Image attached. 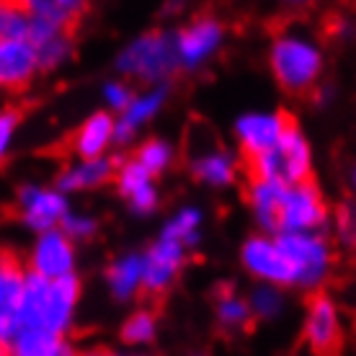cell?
<instances>
[{
	"instance_id": "3",
	"label": "cell",
	"mask_w": 356,
	"mask_h": 356,
	"mask_svg": "<svg viewBox=\"0 0 356 356\" xmlns=\"http://www.w3.org/2000/svg\"><path fill=\"white\" fill-rule=\"evenodd\" d=\"M114 70L122 81L132 86L137 83L140 88L168 86V81L178 72L173 31L147 29V31L134 34L114 54Z\"/></svg>"
},
{
	"instance_id": "21",
	"label": "cell",
	"mask_w": 356,
	"mask_h": 356,
	"mask_svg": "<svg viewBox=\"0 0 356 356\" xmlns=\"http://www.w3.org/2000/svg\"><path fill=\"white\" fill-rule=\"evenodd\" d=\"M116 150V116L98 108L70 134L72 158H111Z\"/></svg>"
},
{
	"instance_id": "20",
	"label": "cell",
	"mask_w": 356,
	"mask_h": 356,
	"mask_svg": "<svg viewBox=\"0 0 356 356\" xmlns=\"http://www.w3.org/2000/svg\"><path fill=\"white\" fill-rule=\"evenodd\" d=\"M116 161L114 158H72L57 170L54 186L67 196L90 194L108 186L114 181Z\"/></svg>"
},
{
	"instance_id": "18",
	"label": "cell",
	"mask_w": 356,
	"mask_h": 356,
	"mask_svg": "<svg viewBox=\"0 0 356 356\" xmlns=\"http://www.w3.org/2000/svg\"><path fill=\"white\" fill-rule=\"evenodd\" d=\"M42 75L36 47L29 36L0 39V93L26 90Z\"/></svg>"
},
{
	"instance_id": "34",
	"label": "cell",
	"mask_w": 356,
	"mask_h": 356,
	"mask_svg": "<svg viewBox=\"0 0 356 356\" xmlns=\"http://www.w3.org/2000/svg\"><path fill=\"white\" fill-rule=\"evenodd\" d=\"M134 86L132 83L122 81V78H108L104 86H101V101H104V111L119 116L129 106V101L134 98Z\"/></svg>"
},
{
	"instance_id": "22",
	"label": "cell",
	"mask_w": 356,
	"mask_h": 356,
	"mask_svg": "<svg viewBox=\"0 0 356 356\" xmlns=\"http://www.w3.org/2000/svg\"><path fill=\"white\" fill-rule=\"evenodd\" d=\"M104 284H106L108 297L119 305H129L140 294H145L143 250H124L114 256L104 268Z\"/></svg>"
},
{
	"instance_id": "39",
	"label": "cell",
	"mask_w": 356,
	"mask_h": 356,
	"mask_svg": "<svg viewBox=\"0 0 356 356\" xmlns=\"http://www.w3.org/2000/svg\"><path fill=\"white\" fill-rule=\"evenodd\" d=\"M348 191H351V199H356V161L351 163V168H348Z\"/></svg>"
},
{
	"instance_id": "15",
	"label": "cell",
	"mask_w": 356,
	"mask_h": 356,
	"mask_svg": "<svg viewBox=\"0 0 356 356\" xmlns=\"http://www.w3.org/2000/svg\"><path fill=\"white\" fill-rule=\"evenodd\" d=\"M111 184H114L116 194L124 199L127 209L134 217H150V214L161 209L163 194L161 186H158V178H152L140 163L134 161L132 155L116 161L114 181Z\"/></svg>"
},
{
	"instance_id": "24",
	"label": "cell",
	"mask_w": 356,
	"mask_h": 356,
	"mask_svg": "<svg viewBox=\"0 0 356 356\" xmlns=\"http://www.w3.org/2000/svg\"><path fill=\"white\" fill-rule=\"evenodd\" d=\"M204 222L207 212L199 204H181L163 220L161 225V238H168L173 243H181L186 250H194L202 245L204 238Z\"/></svg>"
},
{
	"instance_id": "31",
	"label": "cell",
	"mask_w": 356,
	"mask_h": 356,
	"mask_svg": "<svg viewBox=\"0 0 356 356\" xmlns=\"http://www.w3.org/2000/svg\"><path fill=\"white\" fill-rule=\"evenodd\" d=\"M333 227V243L336 248L356 250V199H346L330 214Z\"/></svg>"
},
{
	"instance_id": "41",
	"label": "cell",
	"mask_w": 356,
	"mask_h": 356,
	"mask_svg": "<svg viewBox=\"0 0 356 356\" xmlns=\"http://www.w3.org/2000/svg\"><path fill=\"white\" fill-rule=\"evenodd\" d=\"M3 253H6V250H3V248H0V256H3Z\"/></svg>"
},
{
	"instance_id": "16",
	"label": "cell",
	"mask_w": 356,
	"mask_h": 356,
	"mask_svg": "<svg viewBox=\"0 0 356 356\" xmlns=\"http://www.w3.org/2000/svg\"><path fill=\"white\" fill-rule=\"evenodd\" d=\"M29 42L39 44L49 36L72 34L75 24L86 16L88 3L83 0H26Z\"/></svg>"
},
{
	"instance_id": "25",
	"label": "cell",
	"mask_w": 356,
	"mask_h": 356,
	"mask_svg": "<svg viewBox=\"0 0 356 356\" xmlns=\"http://www.w3.org/2000/svg\"><path fill=\"white\" fill-rule=\"evenodd\" d=\"M214 321H217V328L230 336L248 330L253 315H250L245 292H238L235 286H220L214 294Z\"/></svg>"
},
{
	"instance_id": "10",
	"label": "cell",
	"mask_w": 356,
	"mask_h": 356,
	"mask_svg": "<svg viewBox=\"0 0 356 356\" xmlns=\"http://www.w3.org/2000/svg\"><path fill=\"white\" fill-rule=\"evenodd\" d=\"M300 333H302V343L310 354H336L343 343V333H346V318H343L339 300L328 292L310 294L305 302Z\"/></svg>"
},
{
	"instance_id": "26",
	"label": "cell",
	"mask_w": 356,
	"mask_h": 356,
	"mask_svg": "<svg viewBox=\"0 0 356 356\" xmlns=\"http://www.w3.org/2000/svg\"><path fill=\"white\" fill-rule=\"evenodd\" d=\"M67 348H72L70 339L54 336L39 328H24L18 325L13 339L6 346V356H63Z\"/></svg>"
},
{
	"instance_id": "4",
	"label": "cell",
	"mask_w": 356,
	"mask_h": 356,
	"mask_svg": "<svg viewBox=\"0 0 356 356\" xmlns=\"http://www.w3.org/2000/svg\"><path fill=\"white\" fill-rule=\"evenodd\" d=\"M276 241L292 268V289L323 292L339 261V248L328 232H279Z\"/></svg>"
},
{
	"instance_id": "28",
	"label": "cell",
	"mask_w": 356,
	"mask_h": 356,
	"mask_svg": "<svg viewBox=\"0 0 356 356\" xmlns=\"http://www.w3.org/2000/svg\"><path fill=\"white\" fill-rule=\"evenodd\" d=\"M132 158L143 165L152 178H161L168 173L178 161V147L170 143L168 137L161 134H150V137H140V143L134 145Z\"/></svg>"
},
{
	"instance_id": "40",
	"label": "cell",
	"mask_w": 356,
	"mask_h": 356,
	"mask_svg": "<svg viewBox=\"0 0 356 356\" xmlns=\"http://www.w3.org/2000/svg\"><path fill=\"white\" fill-rule=\"evenodd\" d=\"M63 356H78V351H75V346H72V348H67Z\"/></svg>"
},
{
	"instance_id": "32",
	"label": "cell",
	"mask_w": 356,
	"mask_h": 356,
	"mask_svg": "<svg viewBox=\"0 0 356 356\" xmlns=\"http://www.w3.org/2000/svg\"><path fill=\"white\" fill-rule=\"evenodd\" d=\"M60 230L75 245H81V243H90L96 238L98 230H101V220L93 212H88V209H75L72 207L70 212H67V217L63 220V225H60Z\"/></svg>"
},
{
	"instance_id": "27",
	"label": "cell",
	"mask_w": 356,
	"mask_h": 356,
	"mask_svg": "<svg viewBox=\"0 0 356 356\" xmlns=\"http://www.w3.org/2000/svg\"><path fill=\"white\" fill-rule=\"evenodd\" d=\"M161 333V318L152 307H134L119 328V339L127 351H145L158 341Z\"/></svg>"
},
{
	"instance_id": "35",
	"label": "cell",
	"mask_w": 356,
	"mask_h": 356,
	"mask_svg": "<svg viewBox=\"0 0 356 356\" xmlns=\"http://www.w3.org/2000/svg\"><path fill=\"white\" fill-rule=\"evenodd\" d=\"M24 116L13 106H0V163L8 158L16 147L18 132H21Z\"/></svg>"
},
{
	"instance_id": "12",
	"label": "cell",
	"mask_w": 356,
	"mask_h": 356,
	"mask_svg": "<svg viewBox=\"0 0 356 356\" xmlns=\"http://www.w3.org/2000/svg\"><path fill=\"white\" fill-rule=\"evenodd\" d=\"M241 268L253 284H274L282 289H292V268L276 235L250 232L238 250Z\"/></svg>"
},
{
	"instance_id": "33",
	"label": "cell",
	"mask_w": 356,
	"mask_h": 356,
	"mask_svg": "<svg viewBox=\"0 0 356 356\" xmlns=\"http://www.w3.org/2000/svg\"><path fill=\"white\" fill-rule=\"evenodd\" d=\"M29 36V13L24 3L0 0V39Z\"/></svg>"
},
{
	"instance_id": "36",
	"label": "cell",
	"mask_w": 356,
	"mask_h": 356,
	"mask_svg": "<svg viewBox=\"0 0 356 356\" xmlns=\"http://www.w3.org/2000/svg\"><path fill=\"white\" fill-rule=\"evenodd\" d=\"M78 356H147L143 351H127V348H108V346H90L86 351H78Z\"/></svg>"
},
{
	"instance_id": "14",
	"label": "cell",
	"mask_w": 356,
	"mask_h": 356,
	"mask_svg": "<svg viewBox=\"0 0 356 356\" xmlns=\"http://www.w3.org/2000/svg\"><path fill=\"white\" fill-rule=\"evenodd\" d=\"M191 250H186L181 243H173L168 238H155V241L143 250V271H145V294L161 297L170 292L176 282L181 279L184 268L188 264Z\"/></svg>"
},
{
	"instance_id": "7",
	"label": "cell",
	"mask_w": 356,
	"mask_h": 356,
	"mask_svg": "<svg viewBox=\"0 0 356 356\" xmlns=\"http://www.w3.org/2000/svg\"><path fill=\"white\" fill-rule=\"evenodd\" d=\"M227 42V26L214 13H196L173 29V49H176L178 70L202 72L220 57Z\"/></svg>"
},
{
	"instance_id": "11",
	"label": "cell",
	"mask_w": 356,
	"mask_h": 356,
	"mask_svg": "<svg viewBox=\"0 0 356 356\" xmlns=\"http://www.w3.org/2000/svg\"><path fill=\"white\" fill-rule=\"evenodd\" d=\"M294 119L284 108H248L241 111L232 122V140L235 150L241 152L243 161L259 158L266 150H271L282 134L289 129Z\"/></svg>"
},
{
	"instance_id": "6",
	"label": "cell",
	"mask_w": 356,
	"mask_h": 356,
	"mask_svg": "<svg viewBox=\"0 0 356 356\" xmlns=\"http://www.w3.org/2000/svg\"><path fill=\"white\" fill-rule=\"evenodd\" d=\"M186 170L194 184L209 191H227L241 184L245 161L235 147L222 145L212 134H199V127L188 129Z\"/></svg>"
},
{
	"instance_id": "2",
	"label": "cell",
	"mask_w": 356,
	"mask_h": 356,
	"mask_svg": "<svg viewBox=\"0 0 356 356\" xmlns=\"http://www.w3.org/2000/svg\"><path fill=\"white\" fill-rule=\"evenodd\" d=\"M83 300L81 276L67 279H39L26 274L24 294H21V310H18V325L24 328H39L54 336H70L78 307Z\"/></svg>"
},
{
	"instance_id": "30",
	"label": "cell",
	"mask_w": 356,
	"mask_h": 356,
	"mask_svg": "<svg viewBox=\"0 0 356 356\" xmlns=\"http://www.w3.org/2000/svg\"><path fill=\"white\" fill-rule=\"evenodd\" d=\"M34 47L42 72L63 70L65 65L72 60V54H75V39H72V34L49 36V39H44V42H39Z\"/></svg>"
},
{
	"instance_id": "1",
	"label": "cell",
	"mask_w": 356,
	"mask_h": 356,
	"mask_svg": "<svg viewBox=\"0 0 356 356\" xmlns=\"http://www.w3.org/2000/svg\"><path fill=\"white\" fill-rule=\"evenodd\" d=\"M268 70L274 83L289 96H307L323 83L325 49L318 36L300 26L279 29L266 49Z\"/></svg>"
},
{
	"instance_id": "38",
	"label": "cell",
	"mask_w": 356,
	"mask_h": 356,
	"mask_svg": "<svg viewBox=\"0 0 356 356\" xmlns=\"http://www.w3.org/2000/svg\"><path fill=\"white\" fill-rule=\"evenodd\" d=\"M312 98H315V104H321V106H328L330 101H333V88H330V86H325V83H321L318 88L312 90Z\"/></svg>"
},
{
	"instance_id": "29",
	"label": "cell",
	"mask_w": 356,
	"mask_h": 356,
	"mask_svg": "<svg viewBox=\"0 0 356 356\" xmlns=\"http://www.w3.org/2000/svg\"><path fill=\"white\" fill-rule=\"evenodd\" d=\"M245 300H248L253 321L259 323H276L289 307L286 289L274 284H250V289L245 292Z\"/></svg>"
},
{
	"instance_id": "13",
	"label": "cell",
	"mask_w": 356,
	"mask_h": 356,
	"mask_svg": "<svg viewBox=\"0 0 356 356\" xmlns=\"http://www.w3.org/2000/svg\"><path fill=\"white\" fill-rule=\"evenodd\" d=\"M26 274L39 279H67L78 274V245L63 230H49L34 235L24 256Z\"/></svg>"
},
{
	"instance_id": "23",
	"label": "cell",
	"mask_w": 356,
	"mask_h": 356,
	"mask_svg": "<svg viewBox=\"0 0 356 356\" xmlns=\"http://www.w3.org/2000/svg\"><path fill=\"white\" fill-rule=\"evenodd\" d=\"M286 186L264 181V178H248L245 184V207L256 232L276 235L279 232V209H282V196Z\"/></svg>"
},
{
	"instance_id": "19",
	"label": "cell",
	"mask_w": 356,
	"mask_h": 356,
	"mask_svg": "<svg viewBox=\"0 0 356 356\" xmlns=\"http://www.w3.org/2000/svg\"><path fill=\"white\" fill-rule=\"evenodd\" d=\"M24 282H26L24 261L6 250L0 256V356H6V346L18 328Z\"/></svg>"
},
{
	"instance_id": "17",
	"label": "cell",
	"mask_w": 356,
	"mask_h": 356,
	"mask_svg": "<svg viewBox=\"0 0 356 356\" xmlns=\"http://www.w3.org/2000/svg\"><path fill=\"white\" fill-rule=\"evenodd\" d=\"M168 86L137 88L129 106L116 116V147H134L145 127H150L168 106Z\"/></svg>"
},
{
	"instance_id": "5",
	"label": "cell",
	"mask_w": 356,
	"mask_h": 356,
	"mask_svg": "<svg viewBox=\"0 0 356 356\" xmlns=\"http://www.w3.org/2000/svg\"><path fill=\"white\" fill-rule=\"evenodd\" d=\"M248 178H264L279 186H294L312 181L315 176V150L307 132L292 122L282 140L259 158L245 161Z\"/></svg>"
},
{
	"instance_id": "37",
	"label": "cell",
	"mask_w": 356,
	"mask_h": 356,
	"mask_svg": "<svg viewBox=\"0 0 356 356\" xmlns=\"http://www.w3.org/2000/svg\"><path fill=\"white\" fill-rule=\"evenodd\" d=\"M356 34V26L351 18H336L333 21V36H339V39H351V36Z\"/></svg>"
},
{
	"instance_id": "8",
	"label": "cell",
	"mask_w": 356,
	"mask_h": 356,
	"mask_svg": "<svg viewBox=\"0 0 356 356\" xmlns=\"http://www.w3.org/2000/svg\"><path fill=\"white\" fill-rule=\"evenodd\" d=\"M330 214L333 209L328 204V196L315 178L294 184L286 186L282 196L279 232H328Z\"/></svg>"
},
{
	"instance_id": "9",
	"label": "cell",
	"mask_w": 356,
	"mask_h": 356,
	"mask_svg": "<svg viewBox=\"0 0 356 356\" xmlns=\"http://www.w3.org/2000/svg\"><path fill=\"white\" fill-rule=\"evenodd\" d=\"M16 217L29 232L42 235L49 230H60L63 220L72 209L70 196L63 194L54 184H39L26 181L16 188Z\"/></svg>"
},
{
	"instance_id": "42",
	"label": "cell",
	"mask_w": 356,
	"mask_h": 356,
	"mask_svg": "<svg viewBox=\"0 0 356 356\" xmlns=\"http://www.w3.org/2000/svg\"><path fill=\"white\" fill-rule=\"evenodd\" d=\"M307 356H315V354H307Z\"/></svg>"
}]
</instances>
